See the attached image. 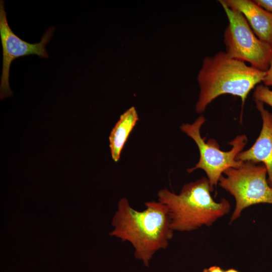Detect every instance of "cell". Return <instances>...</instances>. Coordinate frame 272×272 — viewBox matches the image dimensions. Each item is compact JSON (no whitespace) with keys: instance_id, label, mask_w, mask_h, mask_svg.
<instances>
[{"instance_id":"10","label":"cell","mask_w":272,"mask_h":272,"mask_svg":"<svg viewBox=\"0 0 272 272\" xmlns=\"http://www.w3.org/2000/svg\"><path fill=\"white\" fill-rule=\"evenodd\" d=\"M138 120L135 108L131 107L120 115L112 129L109 138V147L112 159L115 162L119 160L125 143Z\"/></svg>"},{"instance_id":"5","label":"cell","mask_w":272,"mask_h":272,"mask_svg":"<svg viewBox=\"0 0 272 272\" xmlns=\"http://www.w3.org/2000/svg\"><path fill=\"white\" fill-rule=\"evenodd\" d=\"M219 2L229 22L224 33L225 52L233 58L266 71L272 59V46L255 35L240 12L228 7L223 0Z\"/></svg>"},{"instance_id":"2","label":"cell","mask_w":272,"mask_h":272,"mask_svg":"<svg viewBox=\"0 0 272 272\" xmlns=\"http://www.w3.org/2000/svg\"><path fill=\"white\" fill-rule=\"evenodd\" d=\"M265 73L225 51L206 56L197 76L199 93L196 111L202 113L214 100L226 94L240 97L243 105L251 90L263 82Z\"/></svg>"},{"instance_id":"4","label":"cell","mask_w":272,"mask_h":272,"mask_svg":"<svg viewBox=\"0 0 272 272\" xmlns=\"http://www.w3.org/2000/svg\"><path fill=\"white\" fill-rule=\"evenodd\" d=\"M221 176L219 185L235 199V208L230 222L238 219L245 209L258 203L272 205V188L266 178L264 164L243 162L238 168H229Z\"/></svg>"},{"instance_id":"6","label":"cell","mask_w":272,"mask_h":272,"mask_svg":"<svg viewBox=\"0 0 272 272\" xmlns=\"http://www.w3.org/2000/svg\"><path fill=\"white\" fill-rule=\"evenodd\" d=\"M206 121L204 116H200L192 123H183L180 129L195 142L199 152L198 162L194 167L187 169V172L190 173L198 169L203 170L214 190L226 170L242 165L243 162L237 160L236 158L242 151L248 139L245 134L237 135L229 142L231 149L223 151L215 140L211 139L206 142L201 137L200 129Z\"/></svg>"},{"instance_id":"14","label":"cell","mask_w":272,"mask_h":272,"mask_svg":"<svg viewBox=\"0 0 272 272\" xmlns=\"http://www.w3.org/2000/svg\"><path fill=\"white\" fill-rule=\"evenodd\" d=\"M203 272H239V271L233 268H230L226 270H224L220 267L218 266L214 265V266H211L208 268H205L203 270Z\"/></svg>"},{"instance_id":"3","label":"cell","mask_w":272,"mask_h":272,"mask_svg":"<svg viewBox=\"0 0 272 272\" xmlns=\"http://www.w3.org/2000/svg\"><path fill=\"white\" fill-rule=\"evenodd\" d=\"M213 191L206 177L185 184L178 194L166 188L160 190L158 200L168 210L172 230L189 232L203 226L210 227L228 214L229 201L224 198L215 201L211 195Z\"/></svg>"},{"instance_id":"13","label":"cell","mask_w":272,"mask_h":272,"mask_svg":"<svg viewBox=\"0 0 272 272\" xmlns=\"http://www.w3.org/2000/svg\"><path fill=\"white\" fill-rule=\"evenodd\" d=\"M254 2L261 8L272 13V0H254Z\"/></svg>"},{"instance_id":"7","label":"cell","mask_w":272,"mask_h":272,"mask_svg":"<svg viewBox=\"0 0 272 272\" xmlns=\"http://www.w3.org/2000/svg\"><path fill=\"white\" fill-rule=\"evenodd\" d=\"M54 29V27L47 29L38 43L32 44L23 40L12 31L9 26L4 2L0 1V35L3 55L0 86L1 100L11 97L13 94L9 82L12 62L18 57L32 54L37 55L41 58H48L49 55L46 46L51 39Z\"/></svg>"},{"instance_id":"11","label":"cell","mask_w":272,"mask_h":272,"mask_svg":"<svg viewBox=\"0 0 272 272\" xmlns=\"http://www.w3.org/2000/svg\"><path fill=\"white\" fill-rule=\"evenodd\" d=\"M254 99L265 103L272 107V91L264 85L256 87L253 93Z\"/></svg>"},{"instance_id":"9","label":"cell","mask_w":272,"mask_h":272,"mask_svg":"<svg viewBox=\"0 0 272 272\" xmlns=\"http://www.w3.org/2000/svg\"><path fill=\"white\" fill-rule=\"evenodd\" d=\"M230 8L240 12L255 35L272 46V13L251 0H223Z\"/></svg>"},{"instance_id":"1","label":"cell","mask_w":272,"mask_h":272,"mask_svg":"<svg viewBox=\"0 0 272 272\" xmlns=\"http://www.w3.org/2000/svg\"><path fill=\"white\" fill-rule=\"evenodd\" d=\"M145 205L146 209L139 211L130 206L126 197L121 198L112 219L114 229L110 234L129 242L135 258L148 266L157 251L168 246L174 231L165 205L153 200Z\"/></svg>"},{"instance_id":"8","label":"cell","mask_w":272,"mask_h":272,"mask_svg":"<svg viewBox=\"0 0 272 272\" xmlns=\"http://www.w3.org/2000/svg\"><path fill=\"white\" fill-rule=\"evenodd\" d=\"M254 101L262 118V128L254 144L248 150L240 152L236 159L264 164L267 169L268 183L272 188V114L264 108L263 103L256 100Z\"/></svg>"},{"instance_id":"12","label":"cell","mask_w":272,"mask_h":272,"mask_svg":"<svg viewBox=\"0 0 272 272\" xmlns=\"http://www.w3.org/2000/svg\"><path fill=\"white\" fill-rule=\"evenodd\" d=\"M262 82L267 87L272 86V59Z\"/></svg>"}]
</instances>
